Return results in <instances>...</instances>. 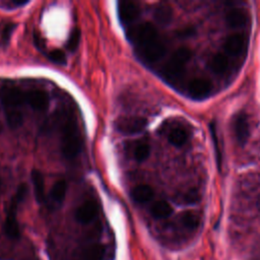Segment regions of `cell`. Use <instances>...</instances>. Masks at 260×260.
Instances as JSON below:
<instances>
[{
  "instance_id": "1",
  "label": "cell",
  "mask_w": 260,
  "mask_h": 260,
  "mask_svg": "<svg viewBox=\"0 0 260 260\" xmlns=\"http://www.w3.org/2000/svg\"><path fill=\"white\" fill-rule=\"evenodd\" d=\"M61 149L64 158L67 160L75 159L82 150V137L72 118L65 119L62 125Z\"/></svg>"
},
{
  "instance_id": "2",
  "label": "cell",
  "mask_w": 260,
  "mask_h": 260,
  "mask_svg": "<svg viewBox=\"0 0 260 260\" xmlns=\"http://www.w3.org/2000/svg\"><path fill=\"white\" fill-rule=\"evenodd\" d=\"M28 188L25 184H21L18 186L14 196L11 198L9 205L6 210V217L3 225V231L5 235L9 239H18L20 235L19 226L16 219V212L17 206L19 203H21L27 195Z\"/></svg>"
},
{
  "instance_id": "3",
  "label": "cell",
  "mask_w": 260,
  "mask_h": 260,
  "mask_svg": "<svg viewBox=\"0 0 260 260\" xmlns=\"http://www.w3.org/2000/svg\"><path fill=\"white\" fill-rule=\"evenodd\" d=\"M191 51L186 47H181L175 51L170 60L163 68V75L168 81H177L184 74L185 66L191 59Z\"/></svg>"
},
{
  "instance_id": "4",
  "label": "cell",
  "mask_w": 260,
  "mask_h": 260,
  "mask_svg": "<svg viewBox=\"0 0 260 260\" xmlns=\"http://www.w3.org/2000/svg\"><path fill=\"white\" fill-rule=\"evenodd\" d=\"M127 37L130 41L136 45L137 48H140L158 40L159 33L157 28L151 22L145 21L129 29L127 32Z\"/></svg>"
},
{
  "instance_id": "5",
  "label": "cell",
  "mask_w": 260,
  "mask_h": 260,
  "mask_svg": "<svg viewBox=\"0 0 260 260\" xmlns=\"http://www.w3.org/2000/svg\"><path fill=\"white\" fill-rule=\"evenodd\" d=\"M146 125L147 120L138 116H123L116 121L118 131L126 135H133L142 132Z\"/></svg>"
},
{
  "instance_id": "6",
  "label": "cell",
  "mask_w": 260,
  "mask_h": 260,
  "mask_svg": "<svg viewBox=\"0 0 260 260\" xmlns=\"http://www.w3.org/2000/svg\"><path fill=\"white\" fill-rule=\"evenodd\" d=\"M138 55L147 63L157 62L162 59L166 54V46L163 41L155 40L145 46L137 48Z\"/></svg>"
},
{
  "instance_id": "7",
  "label": "cell",
  "mask_w": 260,
  "mask_h": 260,
  "mask_svg": "<svg viewBox=\"0 0 260 260\" xmlns=\"http://www.w3.org/2000/svg\"><path fill=\"white\" fill-rule=\"evenodd\" d=\"M1 99L7 108L6 111L17 110L16 108L21 105L23 101H25L24 95L20 92V90L14 85L10 84H7L2 87Z\"/></svg>"
},
{
  "instance_id": "8",
  "label": "cell",
  "mask_w": 260,
  "mask_h": 260,
  "mask_svg": "<svg viewBox=\"0 0 260 260\" xmlns=\"http://www.w3.org/2000/svg\"><path fill=\"white\" fill-rule=\"evenodd\" d=\"M99 213V206L94 200L84 202L75 212V220L80 224L88 225L93 222Z\"/></svg>"
},
{
  "instance_id": "9",
  "label": "cell",
  "mask_w": 260,
  "mask_h": 260,
  "mask_svg": "<svg viewBox=\"0 0 260 260\" xmlns=\"http://www.w3.org/2000/svg\"><path fill=\"white\" fill-rule=\"evenodd\" d=\"M117 6L119 19L124 24L133 22L140 13L139 6L132 1H119Z\"/></svg>"
},
{
  "instance_id": "10",
  "label": "cell",
  "mask_w": 260,
  "mask_h": 260,
  "mask_svg": "<svg viewBox=\"0 0 260 260\" xmlns=\"http://www.w3.org/2000/svg\"><path fill=\"white\" fill-rule=\"evenodd\" d=\"M248 39L242 34H233L229 36L224 44L225 51L229 55L237 56L247 48Z\"/></svg>"
},
{
  "instance_id": "11",
  "label": "cell",
  "mask_w": 260,
  "mask_h": 260,
  "mask_svg": "<svg viewBox=\"0 0 260 260\" xmlns=\"http://www.w3.org/2000/svg\"><path fill=\"white\" fill-rule=\"evenodd\" d=\"M213 85L209 80L195 79L188 85V94L195 100H202L209 97L212 93Z\"/></svg>"
},
{
  "instance_id": "12",
  "label": "cell",
  "mask_w": 260,
  "mask_h": 260,
  "mask_svg": "<svg viewBox=\"0 0 260 260\" xmlns=\"http://www.w3.org/2000/svg\"><path fill=\"white\" fill-rule=\"evenodd\" d=\"M25 102L38 112H43L47 110L49 106L48 94L42 90H32L24 95Z\"/></svg>"
},
{
  "instance_id": "13",
  "label": "cell",
  "mask_w": 260,
  "mask_h": 260,
  "mask_svg": "<svg viewBox=\"0 0 260 260\" xmlns=\"http://www.w3.org/2000/svg\"><path fill=\"white\" fill-rule=\"evenodd\" d=\"M226 20L230 28L239 29L244 27V25L247 23L248 15L243 9L234 8L227 13Z\"/></svg>"
},
{
  "instance_id": "14",
  "label": "cell",
  "mask_w": 260,
  "mask_h": 260,
  "mask_svg": "<svg viewBox=\"0 0 260 260\" xmlns=\"http://www.w3.org/2000/svg\"><path fill=\"white\" fill-rule=\"evenodd\" d=\"M235 133L237 140L241 144H245L249 137V124L245 114L241 113L237 116L235 121Z\"/></svg>"
},
{
  "instance_id": "15",
  "label": "cell",
  "mask_w": 260,
  "mask_h": 260,
  "mask_svg": "<svg viewBox=\"0 0 260 260\" xmlns=\"http://www.w3.org/2000/svg\"><path fill=\"white\" fill-rule=\"evenodd\" d=\"M33 187H34V193L36 200L39 203H43L45 201V180L43 174L38 171L34 170L31 174Z\"/></svg>"
},
{
  "instance_id": "16",
  "label": "cell",
  "mask_w": 260,
  "mask_h": 260,
  "mask_svg": "<svg viewBox=\"0 0 260 260\" xmlns=\"http://www.w3.org/2000/svg\"><path fill=\"white\" fill-rule=\"evenodd\" d=\"M150 214L154 219H167L173 214V209L169 202L165 200H159L153 203L150 207Z\"/></svg>"
},
{
  "instance_id": "17",
  "label": "cell",
  "mask_w": 260,
  "mask_h": 260,
  "mask_svg": "<svg viewBox=\"0 0 260 260\" xmlns=\"http://www.w3.org/2000/svg\"><path fill=\"white\" fill-rule=\"evenodd\" d=\"M153 195H154V192H153L152 188L149 185H145V184L136 186L131 192V196H132L133 200L138 203H146V202L150 201L152 199Z\"/></svg>"
},
{
  "instance_id": "18",
  "label": "cell",
  "mask_w": 260,
  "mask_h": 260,
  "mask_svg": "<svg viewBox=\"0 0 260 260\" xmlns=\"http://www.w3.org/2000/svg\"><path fill=\"white\" fill-rule=\"evenodd\" d=\"M105 251L106 248L102 244H93L83 250L81 258L86 260H103Z\"/></svg>"
},
{
  "instance_id": "19",
  "label": "cell",
  "mask_w": 260,
  "mask_h": 260,
  "mask_svg": "<svg viewBox=\"0 0 260 260\" xmlns=\"http://www.w3.org/2000/svg\"><path fill=\"white\" fill-rule=\"evenodd\" d=\"M168 139L172 145L180 147L187 142L188 135L183 128L176 127L171 130V132L169 133V136H168Z\"/></svg>"
},
{
  "instance_id": "20",
  "label": "cell",
  "mask_w": 260,
  "mask_h": 260,
  "mask_svg": "<svg viewBox=\"0 0 260 260\" xmlns=\"http://www.w3.org/2000/svg\"><path fill=\"white\" fill-rule=\"evenodd\" d=\"M67 183L64 180H59L51 189V197L55 202L61 203L67 193Z\"/></svg>"
},
{
  "instance_id": "21",
  "label": "cell",
  "mask_w": 260,
  "mask_h": 260,
  "mask_svg": "<svg viewBox=\"0 0 260 260\" xmlns=\"http://www.w3.org/2000/svg\"><path fill=\"white\" fill-rule=\"evenodd\" d=\"M181 224L187 230L193 231L196 230L200 224V218L197 214L193 212H185L181 215L180 218Z\"/></svg>"
},
{
  "instance_id": "22",
  "label": "cell",
  "mask_w": 260,
  "mask_h": 260,
  "mask_svg": "<svg viewBox=\"0 0 260 260\" xmlns=\"http://www.w3.org/2000/svg\"><path fill=\"white\" fill-rule=\"evenodd\" d=\"M153 16L159 23L168 24L173 17V10L168 5H160L155 8Z\"/></svg>"
},
{
  "instance_id": "23",
  "label": "cell",
  "mask_w": 260,
  "mask_h": 260,
  "mask_svg": "<svg viewBox=\"0 0 260 260\" xmlns=\"http://www.w3.org/2000/svg\"><path fill=\"white\" fill-rule=\"evenodd\" d=\"M210 66H211V69L214 72H216L217 74H222V73H224L228 69L229 60H228L226 55L218 53L211 60Z\"/></svg>"
},
{
  "instance_id": "24",
  "label": "cell",
  "mask_w": 260,
  "mask_h": 260,
  "mask_svg": "<svg viewBox=\"0 0 260 260\" xmlns=\"http://www.w3.org/2000/svg\"><path fill=\"white\" fill-rule=\"evenodd\" d=\"M150 153V146L144 141H140L135 144L133 149V157L137 162H144L148 159Z\"/></svg>"
},
{
  "instance_id": "25",
  "label": "cell",
  "mask_w": 260,
  "mask_h": 260,
  "mask_svg": "<svg viewBox=\"0 0 260 260\" xmlns=\"http://www.w3.org/2000/svg\"><path fill=\"white\" fill-rule=\"evenodd\" d=\"M6 121L7 124L10 128L15 129L18 128L22 124V114L18 110H11V111H6L5 113Z\"/></svg>"
},
{
  "instance_id": "26",
  "label": "cell",
  "mask_w": 260,
  "mask_h": 260,
  "mask_svg": "<svg viewBox=\"0 0 260 260\" xmlns=\"http://www.w3.org/2000/svg\"><path fill=\"white\" fill-rule=\"evenodd\" d=\"M15 27L16 24L12 21H7L3 24L1 31H0V44L6 45L9 42Z\"/></svg>"
},
{
  "instance_id": "27",
  "label": "cell",
  "mask_w": 260,
  "mask_h": 260,
  "mask_svg": "<svg viewBox=\"0 0 260 260\" xmlns=\"http://www.w3.org/2000/svg\"><path fill=\"white\" fill-rule=\"evenodd\" d=\"M80 41H81V31L76 28L72 30L69 35L67 41V49L71 52H74L77 49V47H79Z\"/></svg>"
},
{
  "instance_id": "28",
  "label": "cell",
  "mask_w": 260,
  "mask_h": 260,
  "mask_svg": "<svg viewBox=\"0 0 260 260\" xmlns=\"http://www.w3.org/2000/svg\"><path fill=\"white\" fill-rule=\"evenodd\" d=\"M48 58L57 65H65L66 64V55L62 50L56 49L51 51L48 54Z\"/></svg>"
},
{
  "instance_id": "29",
  "label": "cell",
  "mask_w": 260,
  "mask_h": 260,
  "mask_svg": "<svg viewBox=\"0 0 260 260\" xmlns=\"http://www.w3.org/2000/svg\"><path fill=\"white\" fill-rule=\"evenodd\" d=\"M200 200V194L196 189H190L183 195V201L186 204H195Z\"/></svg>"
},
{
  "instance_id": "30",
  "label": "cell",
  "mask_w": 260,
  "mask_h": 260,
  "mask_svg": "<svg viewBox=\"0 0 260 260\" xmlns=\"http://www.w3.org/2000/svg\"><path fill=\"white\" fill-rule=\"evenodd\" d=\"M0 188H1V179H0Z\"/></svg>"
},
{
  "instance_id": "31",
  "label": "cell",
  "mask_w": 260,
  "mask_h": 260,
  "mask_svg": "<svg viewBox=\"0 0 260 260\" xmlns=\"http://www.w3.org/2000/svg\"><path fill=\"white\" fill-rule=\"evenodd\" d=\"M80 260H86V259H83V258H81V259H80Z\"/></svg>"
}]
</instances>
